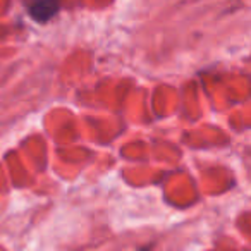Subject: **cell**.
I'll return each mask as SVG.
<instances>
[{
    "label": "cell",
    "instance_id": "obj_1",
    "mask_svg": "<svg viewBox=\"0 0 251 251\" xmlns=\"http://www.w3.org/2000/svg\"><path fill=\"white\" fill-rule=\"evenodd\" d=\"M25 5L29 16L40 23L52 19L59 11V0H25Z\"/></svg>",
    "mask_w": 251,
    "mask_h": 251
}]
</instances>
